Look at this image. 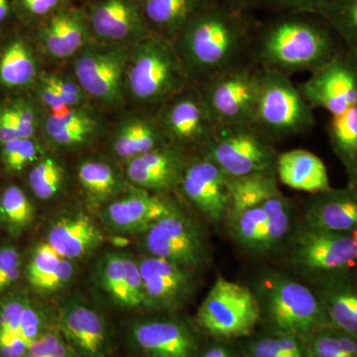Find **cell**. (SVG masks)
I'll list each match as a JSON object with an SVG mask.
<instances>
[{
    "instance_id": "cell-1",
    "label": "cell",
    "mask_w": 357,
    "mask_h": 357,
    "mask_svg": "<svg viewBox=\"0 0 357 357\" xmlns=\"http://www.w3.org/2000/svg\"><path fill=\"white\" fill-rule=\"evenodd\" d=\"M344 50L337 35L319 14L281 13L253 27L249 53L263 69L291 77L312 74Z\"/></svg>"
},
{
    "instance_id": "cell-2",
    "label": "cell",
    "mask_w": 357,
    "mask_h": 357,
    "mask_svg": "<svg viewBox=\"0 0 357 357\" xmlns=\"http://www.w3.org/2000/svg\"><path fill=\"white\" fill-rule=\"evenodd\" d=\"M249 13L218 0L185 25L173 43L192 83H204L246 59L253 31Z\"/></svg>"
},
{
    "instance_id": "cell-3",
    "label": "cell",
    "mask_w": 357,
    "mask_h": 357,
    "mask_svg": "<svg viewBox=\"0 0 357 357\" xmlns=\"http://www.w3.org/2000/svg\"><path fill=\"white\" fill-rule=\"evenodd\" d=\"M172 41L151 34L129 53L126 89L141 105L163 107L191 84Z\"/></svg>"
},
{
    "instance_id": "cell-4",
    "label": "cell",
    "mask_w": 357,
    "mask_h": 357,
    "mask_svg": "<svg viewBox=\"0 0 357 357\" xmlns=\"http://www.w3.org/2000/svg\"><path fill=\"white\" fill-rule=\"evenodd\" d=\"M314 124V109L290 77L263 69L253 126L273 142L309 132Z\"/></svg>"
},
{
    "instance_id": "cell-5",
    "label": "cell",
    "mask_w": 357,
    "mask_h": 357,
    "mask_svg": "<svg viewBox=\"0 0 357 357\" xmlns=\"http://www.w3.org/2000/svg\"><path fill=\"white\" fill-rule=\"evenodd\" d=\"M199 153L229 178L276 174L279 155L272 141L253 124L217 126Z\"/></svg>"
},
{
    "instance_id": "cell-6",
    "label": "cell",
    "mask_w": 357,
    "mask_h": 357,
    "mask_svg": "<svg viewBox=\"0 0 357 357\" xmlns=\"http://www.w3.org/2000/svg\"><path fill=\"white\" fill-rule=\"evenodd\" d=\"M263 69L252 58L197 84L217 126L253 124Z\"/></svg>"
},
{
    "instance_id": "cell-7",
    "label": "cell",
    "mask_w": 357,
    "mask_h": 357,
    "mask_svg": "<svg viewBox=\"0 0 357 357\" xmlns=\"http://www.w3.org/2000/svg\"><path fill=\"white\" fill-rule=\"evenodd\" d=\"M259 295V304H263L272 325L285 335H305L328 323L321 299L306 286L286 277H268Z\"/></svg>"
},
{
    "instance_id": "cell-8",
    "label": "cell",
    "mask_w": 357,
    "mask_h": 357,
    "mask_svg": "<svg viewBox=\"0 0 357 357\" xmlns=\"http://www.w3.org/2000/svg\"><path fill=\"white\" fill-rule=\"evenodd\" d=\"M261 316L257 296L248 287L220 277L199 307L202 328L218 337L248 335Z\"/></svg>"
},
{
    "instance_id": "cell-9",
    "label": "cell",
    "mask_w": 357,
    "mask_h": 357,
    "mask_svg": "<svg viewBox=\"0 0 357 357\" xmlns=\"http://www.w3.org/2000/svg\"><path fill=\"white\" fill-rule=\"evenodd\" d=\"M128 47L93 42L74 61L77 83L86 95L114 107L123 102Z\"/></svg>"
},
{
    "instance_id": "cell-10",
    "label": "cell",
    "mask_w": 357,
    "mask_h": 357,
    "mask_svg": "<svg viewBox=\"0 0 357 357\" xmlns=\"http://www.w3.org/2000/svg\"><path fill=\"white\" fill-rule=\"evenodd\" d=\"M156 117L167 141L185 152L190 148L201 152L217 128L199 86L192 83L168 100Z\"/></svg>"
},
{
    "instance_id": "cell-11",
    "label": "cell",
    "mask_w": 357,
    "mask_h": 357,
    "mask_svg": "<svg viewBox=\"0 0 357 357\" xmlns=\"http://www.w3.org/2000/svg\"><path fill=\"white\" fill-rule=\"evenodd\" d=\"M144 246L150 255L191 270L204 264L208 255L203 232L177 208L145 232Z\"/></svg>"
},
{
    "instance_id": "cell-12",
    "label": "cell",
    "mask_w": 357,
    "mask_h": 357,
    "mask_svg": "<svg viewBox=\"0 0 357 357\" xmlns=\"http://www.w3.org/2000/svg\"><path fill=\"white\" fill-rule=\"evenodd\" d=\"M312 109L331 115L344 114L357 105V61L344 50L298 86Z\"/></svg>"
},
{
    "instance_id": "cell-13",
    "label": "cell",
    "mask_w": 357,
    "mask_h": 357,
    "mask_svg": "<svg viewBox=\"0 0 357 357\" xmlns=\"http://www.w3.org/2000/svg\"><path fill=\"white\" fill-rule=\"evenodd\" d=\"M83 7L98 43L133 47L151 35L137 0H91Z\"/></svg>"
},
{
    "instance_id": "cell-14",
    "label": "cell",
    "mask_w": 357,
    "mask_h": 357,
    "mask_svg": "<svg viewBox=\"0 0 357 357\" xmlns=\"http://www.w3.org/2000/svg\"><path fill=\"white\" fill-rule=\"evenodd\" d=\"M290 257L293 264L309 271H344L357 261V236L307 227L296 236Z\"/></svg>"
},
{
    "instance_id": "cell-15",
    "label": "cell",
    "mask_w": 357,
    "mask_h": 357,
    "mask_svg": "<svg viewBox=\"0 0 357 357\" xmlns=\"http://www.w3.org/2000/svg\"><path fill=\"white\" fill-rule=\"evenodd\" d=\"M178 188L197 210L213 222L229 215V177L204 155L189 159Z\"/></svg>"
},
{
    "instance_id": "cell-16",
    "label": "cell",
    "mask_w": 357,
    "mask_h": 357,
    "mask_svg": "<svg viewBox=\"0 0 357 357\" xmlns=\"http://www.w3.org/2000/svg\"><path fill=\"white\" fill-rule=\"evenodd\" d=\"M138 266L144 288V306L176 309L189 299L194 290V277L189 268L155 256L143 258Z\"/></svg>"
},
{
    "instance_id": "cell-17",
    "label": "cell",
    "mask_w": 357,
    "mask_h": 357,
    "mask_svg": "<svg viewBox=\"0 0 357 357\" xmlns=\"http://www.w3.org/2000/svg\"><path fill=\"white\" fill-rule=\"evenodd\" d=\"M36 39L54 59L77 55L96 42L84 7L73 4L36 26Z\"/></svg>"
},
{
    "instance_id": "cell-18",
    "label": "cell",
    "mask_w": 357,
    "mask_h": 357,
    "mask_svg": "<svg viewBox=\"0 0 357 357\" xmlns=\"http://www.w3.org/2000/svg\"><path fill=\"white\" fill-rule=\"evenodd\" d=\"M184 150L170 143L128 161L126 175L143 190L169 192L180 187L187 166Z\"/></svg>"
},
{
    "instance_id": "cell-19",
    "label": "cell",
    "mask_w": 357,
    "mask_h": 357,
    "mask_svg": "<svg viewBox=\"0 0 357 357\" xmlns=\"http://www.w3.org/2000/svg\"><path fill=\"white\" fill-rule=\"evenodd\" d=\"M59 331L68 344L83 357H103L109 349V330L95 310L70 303L60 312Z\"/></svg>"
},
{
    "instance_id": "cell-20",
    "label": "cell",
    "mask_w": 357,
    "mask_h": 357,
    "mask_svg": "<svg viewBox=\"0 0 357 357\" xmlns=\"http://www.w3.org/2000/svg\"><path fill=\"white\" fill-rule=\"evenodd\" d=\"M130 337L147 357H194L196 349L189 328L175 321H137L131 326Z\"/></svg>"
},
{
    "instance_id": "cell-21",
    "label": "cell",
    "mask_w": 357,
    "mask_h": 357,
    "mask_svg": "<svg viewBox=\"0 0 357 357\" xmlns=\"http://www.w3.org/2000/svg\"><path fill=\"white\" fill-rule=\"evenodd\" d=\"M166 199L135 191L109 204L105 217L110 229L121 234L146 232L160 218L175 210Z\"/></svg>"
},
{
    "instance_id": "cell-22",
    "label": "cell",
    "mask_w": 357,
    "mask_h": 357,
    "mask_svg": "<svg viewBox=\"0 0 357 357\" xmlns=\"http://www.w3.org/2000/svg\"><path fill=\"white\" fill-rule=\"evenodd\" d=\"M100 288L117 306L144 305V288L138 262L121 253H107L100 260L96 273Z\"/></svg>"
},
{
    "instance_id": "cell-23",
    "label": "cell",
    "mask_w": 357,
    "mask_h": 357,
    "mask_svg": "<svg viewBox=\"0 0 357 357\" xmlns=\"http://www.w3.org/2000/svg\"><path fill=\"white\" fill-rule=\"evenodd\" d=\"M306 220L312 229L357 234V183L314 195L307 204Z\"/></svg>"
},
{
    "instance_id": "cell-24",
    "label": "cell",
    "mask_w": 357,
    "mask_h": 357,
    "mask_svg": "<svg viewBox=\"0 0 357 357\" xmlns=\"http://www.w3.org/2000/svg\"><path fill=\"white\" fill-rule=\"evenodd\" d=\"M102 241V232L93 220L83 213H75L51 225L46 243L65 259L74 260L88 255Z\"/></svg>"
},
{
    "instance_id": "cell-25",
    "label": "cell",
    "mask_w": 357,
    "mask_h": 357,
    "mask_svg": "<svg viewBox=\"0 0 357 357\" xmlns=\"http://www.w3.org/2000/svg\"><path fill=\"white\" fill-rule=\"evenodd\" d=\"M276 176L284 185L296 191L317 195L332 189L325 163L305 149H293L279 154Z\"/></svg>"
},
{
    "instance_id": "cell-26",
    "label": "cell",
    "mask_w": 357,
    "mask_h": 357,
    "mask_svg": "<svg viewBox=\"0 0 357 357\" xmlns=\"http://www.w3.org/2000/svg\"><path fill=\"white\" fill-rule=\"evenodd\" d=\"M218 0H144L143 13L151 34L163 38H177L185 25Z\"/></svg>"
},
{
    "instance_id": "cell-27",
    "label": "cell",
    "mask_w": 357,
    "mask_h": 357,
    "mask_svg": "<svg viewBox=\"0 0 357 357\" xmlns=\"http://www.w3.org/2000/svg\"><path fill=\"white\" fill-rule=\"evenodd\" d=\"M169 143L156 116L135 115L129 117L115 129L112 150L121 159L135 158Z\"/></svg>"
},
{
    "instance_id": "cell-28",
    "label": "cell",
    "mask_w": 357,
    "mask_h": 357,
    "mask_svg": "<svg viewBox=\"0 0 357 357\" xmlns=\"http://www.w3.org/2000/svg\"><path fill=\"white\" fill-rule=\"evenodd\" d=\"M100 128L95 115L82 107L50 112L44 122L48 139L58 146L67 148L86 144L98 135Z\"/></svg>"
},
{
    "instance_id": "cell-29",
    "label": "cell",
    "mask_w": 357,
    "mask_h": 357,
    "mask_svg": "<svg viewBox=\"0 0 357 357\" xmlns=\"http://www.w3.org/2000/svg\"><path fill=\"white\" fill-rule=\"evenodd\" d=\"M321 301L328 321L342 333L357 338V286L340 280L328 282Z\"/></svg>"
},
{
    "instance_id": "cell-30",
    "label": "cell",
    "mask_w": 357,
    "mask_h": 357,
    "mask_svg": "<svg viewBox=\"0 0 357 357\" xmlns=\"http://www.w3.org/2000/svg\"><path fill=\"white\" fill-rule=\"evenodd\" d=\"M333 152L344 166L349 184L357 183V105L332 115L326 126Z\"/></svg>"
},
{
    "instance_id": "cell-31",
    "label": "cell",
    "mask_w": 357,
    "mask_h": 357,
    "mask_svg": "<svg viewBox=\"0 0 357 357\" xmlns=\"http://www.w3.org/2000/svg\"><path fill=\"white\" fill-rule=\"evenodd\" d=\"M230 208L229 215L260 206L279 192L276 174H257L229 178Z\"/></svg>"
},
{
    "instance_id": "cell-32",
    "label": "cell",
    "mask_w": 357,
    "mask_h": 357,
    "mask_svg": "<svg viewBox=\"0 0 357 357\" xmlns=\"http://www.w3.org/2000/svg\"><path fill=\"white\" fill-rule=\"evenodd\" d=\"M36 76V61L31 49L24 40L14 38L0 58V83L6 88H25Z\"/></svg>"
},
{
    "instance_id": "cell-33",
    "label": "cell",
    "mask_w": 357,
    "mask_h": 357,
    "mask_svg": "<svg viewBox=\"0 0 357 357\" xmlns=\"http://www.w3.org/2000/svg\"><path fill=\"white\" fill-rule=\"evenodd\" d=\"M28 302L22 295L0 301V357H21L29 347L20 337L21 317Z\"/></svg>"
},
{
    "instance_id": "cell-34",
    "label": "cell",
    "mask_w": 357,
    "mask_h": 357,
    "mask_svg": "<svg viewBox=\"0 0 357 357\" xmlns=\"http://www.w3.org/2000/svg\"><path fill=\"white\" fill-rule=\"evenodd\" d=\"M319 15L337 35L344 51L357 61V0H328Z\"/></svg>"
},
{
    "instance_id": "cell-35",
    "label": "cell",
    "mask_w": 357,
    "mask_h": 357,
    "mask_svg": "<svg viewBox=\"0 0 357 357\" xmlns=\"http://www.w3.org/2000/svg\"><path fill=\"white\" fill-rule=\"evenodd\" d=\"M266 222L259 252L266 253L278 248L290 229L292 206L286 197L277 192L262 204Z\"/></svg>"
},
{
    "instance_id": "cell-36",
    "label": "cell",
    "mask_w": 357,
    "mask_h": 357,
    "mask_svg": "<svg viewBox=\"0 0 357 357\" xmlns=\"http://www.w3.org/2000/svg\"><path fill=\"white\" fill-rule=\"evenodd\" d=\"M77 177L86 194L95 202H103L114 196L119 181L112 167L105 162L89 160L79 167Z\"/></svg>"
},
{
    "instance_id": "cell-37",
    "label": "cell",
    "mask_w": 357,
    "mask_h": 357,
    "mask_svg": "<svg viewBox=\"0 0 357 357\" xmlns=\"http://www.w3.org/2000/svg\"><path fill=\"white\" fill-rule=\"evenodd\" d=\"M34 218V208L25 192L10 185L0 197V220L11 234H16L27 229Z\"/></svg>"
},
{
    "instance_id": "cell-38",
    "label": "cell",
    "mask_w": 357,
    "mask_h": 357,
    "mask_svg": "<svg viewBox=\"0 0 357 357\" xmlns=\"http://www.w3.org/2000/svg\"><path fill=\"white\" fill-rule=\"evenodd\" d=\"M232 237L249 250L259 252L264 234L266 213L262 204L229 217Z\"/></svg>"
},
{
    "instance_id": "cell-39",
    "label": "cell",
    "mask_w": 357,
    "mask_h": 357,
    "mask_svg": "<svg viewBox=\"0 0 357 357\" xmlns=\"http://www.w3.org/2000/svg\"><path fill=\"white\" fill-rule=\"evenodd\" d=\"M64 169L55 159L41 160L29 174V185L37 198L50 199L60 191Z\"/></svg>"
},
{
    "instance_id": "cell-40",
    "label": "cell",
    "mask_w": 357,
    "mask_h": 357,
    "mask_svg": "<svg viewBox=\"0 0 357 357\" xmlns=\"http://www.w3.org/2000/svg\"><path fill=\"white\" fill-rule=\"evenodd\" d=\"M41 152V147L33 138H20L3 145L2 161L7 170L20 172L37 160Z\"/></svg>"
},
{
    "instance_id": "cell-41",
    "label": "cell",
    "mask_w": 357,
    "mask_h": 357,
    "mask_svg": "<svg viewBox=\"0 0 357 357\" xmlns=\"http://www.w3.org/2000/svg\"><path fill=\"white\" fill-rule=\"evenodd\" d=\"M14 11L26 22L39 25L73 4V0H13Z\"/></svg>"
},
{
    "instance_id": "cell-42",
    "label": "cell",
    "mask_w": 357,
    "mask_h": 357,
    "mask_svg": "<svg viewBox=\"0 0 357 357\" xmlns=\"http://www.w3.org/2000/svg\"><path fill=\"white\" fill-rule=\"evenodd\" d=\"M311 357H357V338L344 333L319 335L312 342Z\"/></svg>"
},
{
    "instance_id": "cell-43",
    "label": "cell",
    "mask_w": 357,
    "mask_h": 357,
    "mask_svg": "<svg viewBox=\"0 0 357 357\" xmlns=\"http://www.w3.org/2000/svg\"><path fill=\"white\" fill-rule=\"evenodd\" d=\"M21 357H79L59 330L44 333L29 345Z\"/></svg>"
},
{
    "instance_id": "cell-44",
    "label": "cell",
    "mask_w": 357,
    "mask_h": 357,
    "mask_svg": "<svg viewBox=\"0 0 357 357\" xmlns=\"http://www.w3.org/2000/svg\"><path fill=\"white\" fill-rule=\"evenodd\" d=\"M328 0H248L249 9H261L273 14H321Z\"/></svg>"
},
{
    "instance_id": "cell-45",
    "label": "cell",
    "mask_w": 357,
    "mask_h": 357,
    "mask_svg": "<svg viewBox=\"0 0 357 357\" xmlns=\"http://www.w3.org/2000/svg\"><path fill=\"white\" fill-rule=\"evenodd\" d=\"M63 259L47 243H40L33 253L27 267V280L33 288L51 274Z\"/></svg>"
},
{
    "instance_id": "cell-46",
    "label": "cell",
    "mask_w": 357,
    "mask_h": 357,
    "mask_svg": "<svg viewBox=\"0 0 357 357\" xmlns=\"http://www.w3.org/2000/svg\"><path fill=\"white\" fill-rule=\"evenodd\" d=\"M48 324L46 312L38 305L28 302L21 317L20 337L30 345L44 333L50 330Z\"/></svg>"
},
{
    "instance_id": "cell-47",
    "label": "cell",
    "mask_w": 357,
    "mask_h": 357,
    "mask_svg": "<svg viewBox=\"0 0 357 357\" xmlns=\"http://www.w3.org/2000/svg\"><path fill=\"white\" fill-rule=\"evenodd\" d=\"M41 79L62 96L68 107H81L83 105L86 93L77 82L55 74H45Z\"/></svg>"
},
{
    "instance_id": "cell-48",
    "label": "cell",
    "mask_w": 357,
    "mask_h": 357,
    "mask_svg": "<svg viewBox=\"0 0 357 357\" xmlns=\"http://www.w3.org/2000/svg\"><path fill=\"white\" fill-rule=\"evenodd\" d=\"M20 256L11 246L0 248V292L20 279Z\"/></svg>"
},
{
    "instance_id": "cell-49",
    "label": "cell",
    "mask_w": 357,
    "mask_h": 357,
    "mask_svg": "<svg viewBox=\"0 0 357 357\" xmlns=\"http://www.w3.org/2000/svg\"><path fill=\"white\" fill-rule=\"evenodd\" d=\"M74 273L75 267L72 260L63 258L57 268L48 276L42 279L34 288L36 290L42 291V292H54L69 283L70 279L74 276Z\"/></svg>"
},
{
    "instance_id": "cell-50",
    "label": "cell",
    "mask_w": 357,
    "mask_h": 357,
    "mask_svg": "<svg viewBox=\"0 0 357 357\" xmlns=\"http://www.w3.org/2000/svg\"><path fill=\"white\" fill-rule=\"evenodd\" d=\"M21 138H33L37 128V114L31 103L18 100L11 105Z\"/></svg>"
},
{
    "instance_id": "cell-51",
    "label": "cell",
    "mask_w": 357,
    "mask_h": 357,
    "mask_svg": "<svg viewBox=\"0 0 357 357\" xmlns=\"http://www.w3.org/2000/svg\"><path fill=\"white\" fill-rule=\"evenodd\" d=\"M20 138V129L13 109L8 107L0 109V143L4 145Z\"/></svg>"
},
{
    "instance_id": "cell-52",
    "label": "cell",
    "mask_w": 357,
    "mask_h": 357,
    "mask_svg": "<svg viewBox=\"0 0 357 357\" xmlns=\"http://www.w3.org/2000/svg\"><path fill=\"white\" fill-rule=\"evenodd\" d=\"M38 96L41 102L50 110V112H64V110L70 109V107H68L67 103L63 100L62 96L42 79L40 81L38 86Z\"/></svg>"
},
{
    "instance_id": "cell-53",
    "label": "cell",
    "mask_w": 357,
    "mask_h": 357,
    "mask_svg": "<svg viewBox=\"0 0 357 357\" xmlns=\"http://www.w3.org/2000/svg\"><path fill=\"white\" fill-rule=\"evenodd\" d=\"M253 357H288L277 338H264L253 347Z\"/></svg>"
},
{
    "instance_id": "cell-54",
    "label": "cell",
    "mask_w": 357,
    "mask_h": 357,
    "mask_svg": "<svg viewBox=\"0 0 357 357\" xmlns=\"http://www.w3.org/2000/svg\"><path fill=\"white\" fill-rule=\"evenodd\" d=\"M277 340L288 357H305L303 356L299 344L290 335L277 338Z\"/></svg>"
},
{
    "instance_id": "cell-55",
    "label": "cell",
    "mask_w": 357,
    "mask_h": 357,
    "mask_svg": "<svg viewBox=\"0 0 357 357\" xmlns=\"http://www.w3.org/2000/svg\"><path fill=\"white\" fill-rule=\"evenodd\" d=\"M13 11V0H0V25L10 18Z\"/></svg>"
},
{
    "instance_id": "cell-56",
    "label": "cell",
    "mask_w": 357,
    "mask_h": 357,
    "mask_svg": "<svg viewBox=\"0 0 357 357\" xmlns=\"http://www.w3.org/2000/svg\"><path fill=\"white\" fill-rule=\"evenodd\" d=\"M220 1L227 4V6H229L230 8L236 9V10L249 11V13H250V9H249L248 4V0H220Z\"/></svg>"
},
{
    "instance_id": "cell-57",
    "label": "cell",
    "mask_w": 357,
    "mask_h": 357,
    "mask_svg": "<svg viewBox=\"0 0 357 357\" xmlns=\"http://www.w3.org/2000/svg\"><path fill=\"white\" fill-rule=\"evenodd\" d=\"M203 357H230L229 352L222 347H213L206 351Z\"/></svg>"
},
{
    "instance_id": "cell-58",
    "label": "cell",
    "mask_w": 357,
    "mask_h": 357,
    "mask_svg": "<svg viewBox=\"0 0 357 357\" xmlns=\"http://www.w3.org/2000/svg\"><path fill=\"white\" fill-rule=\"evenodd\" d=\"M82 1L84 2V3H83V6H84V4L88 3V2L91 1V0H82ZM73 2H74V3H75V0H73ZM75 4H76V3H75Z\"/></svg>"
},
{
    "instance_id": "cell-59",
    "label": "cell",
    "mask_w": 357,
    "mask_h": 357,
    "mask_svg": "<svg viewBox=\"0 0 357 357\" xmlns=\"http://www.w3.org/2000/svg\"><path fill=\"white\" fill-rule=\"evenodd\" d=\"M1 33H2V26L0 25V36H1Z\"/></svg>"
},
{
    "instance_id": "cell-60",
    "label": "cell",
    "mask_w": 357,
    "mask_h": 357,
    "mask_svg": "<svg viewBox=\"0 0 357 357\" xmlns=\"http://www.w3.org/2000/svg\"><path fill=\"white\" fill-rule=\"evenodd\" d=\"M137 1L143 2L144 0H137Z\"/></svg>"
}]
</instances>
